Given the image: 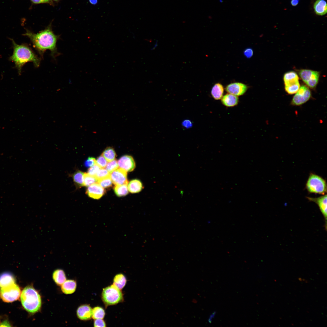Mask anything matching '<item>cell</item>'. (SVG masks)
Here are the masks:
<instances>
[{
  "mask_svg": "<svg viewBox=\"0 0 327 327\" xmlns=\"http://www.w3.org/2000/svg\"><path fill=\"white\" fill-rule=\"evenodd\" d=\"M84 173L78 170L73 175V179L75 185L78 187L84 186Z\"/></svg>",
  "mask_w": 327,
  "mask_h": 327,
  "instance_id": "cb8c5ba5",
  "label": "cell"
},
{
  "mask_svg": "<svg viewBox=\"0 0 327 327\" xmlns=\"http://www.w3.org/2000/svg\"><path fill=\"white\" fill-rule=\"evenodd\" d=\"M53 278L55 282L59 286L62 285L66 280L64 271L60 269L56 270L54 272Z\"/></svg>",
  "mask_w": 327,
  "mask_h": 327,
  "instance_id": "44dd1931",
  "label": "cell"
},
{
  "mask_svg": "<svg viewBox=\"0 0 327 327\" xmlns=\"http://www.w3.org/2000/svg\"><path fill=\"white\" fill-rule=\"evenodd\" d=\"M110 173L104 168L100 169L95 176L98 180L110 176Z\"/></svg>",
  "mask_w": 327,
  "mask_h": 327,
  "instance_id": "1f68e13d",
  "label": "cell"
},
{
  "mask_svg": "<svg viewBox=\"0 0 327 327\" xmlns=\"http://www.w3.org/2000/svg\"><path fill=\"white\" fill-rule=\"evenodd\" d=\"M107 163V161L102 155L99 157L96 161V164L101 168L106 167Z\"/></svg>",
  "mask_w": 327,
  "mask_h": 327,
  "instance_id": "836d02e7",
  "label": "cell"
},
{
  "mask_svg": "<svg viewBox=\"0 0 327 327\" xmlns=\"http://www.w3.org/2000/svg\"><path fill=\"white\" fill-rule=\"evenodd\" d=\"M222 104L227 107H233L236 106L239 101L238 96L227 93L223 96L221 99Z\"/></svg>",
  "mask_w": 327,
  "mask_h": 327,
  "instance_id": "5bb4252c",
  "label": "cell"
},
{
  "mask_svg": "<svg viewBox=\"0 0 327 327\" xmlns=\"http://www.w3.org/2000/svg\"><path fill=\"white\" fill-rule=\"evenodd\" d=\"M105 315L104 309L99 306L95 307L92 309V318L94 319H103Z\"/></svg>",
  "mask_w": 327,
  "mask_h": 327,
  "instance_id": "83f0119b",
  "label": "cell"
},
{
  "mask_svg": "<svg viewBox=\"0 0 327 327\" xmlns=\"http://www.w3.org/2000/svg\"><path fill=\"white\" fill-rule=\"evenodd\" d=\"M61 285V289L62 291L67 294L74 293L76 287V282L72 280L65 281Z\"/></svg>",
  "mask_w": 327,
  "mask_h": 327,
  "instance_id": "e0dca14e",
  "label": "cell"
},
{
  "mask_svg": "<svg viewBox=\"0 0 327 327\" xmlns=\"http://www.w3.org/2000/svg\"><path fill=\"white\" fill-rule=\"evenodd\" d=\"M127 188L129 192L132 193H135L140 192L143 189V186L140 180L134 179L130 182L128 184Z\"/></svg>",
  "mask_w": 327,
  "mask_h": 327,
  "instance_id": "d6986e66",
  "label": "cell"
},
{
  "mask_svg": "<svg viewBox=\"0 0 327 327\" xmlns=\"http://www.w3.org/2000/svg\"><path fill=\"white\" fill-rule=\"evenodd\" d=\"M12 41L13 52L9 60L14 62L19 74L20 75L24 65L29 62H32L36 68L39 67L41 58H39L27 44H17L13 39Z\"/></svg>",
  "mask_w": 327,
  "mask_h": 327,
  "instance_id": "7a4b0ae2",
  "label": "cell"
},
{
  "mask_svg": "<svg viewBox=\"0 0 327 327\" xmlns=\"http://www.w3.org/2000/svg\"><path fill=\"white\" fill-rule=\"evenodd\" d=\"M15 279L13 275L10 272H5L0 275V288H4L14 283Z\"/></svg>",
  "mask_w": 327,
  "mask_h": 327,
  "instance_id": "9a60e30c",
  "label": "cell"
},
{
  "mask_svg": "<svg viewBox=\"0 0 327 327\" xmlns=\"http://www.w3.org/2000/svg\"><path fill=\"white\" fill-rule=\"evenodd\" d=\"M308 192L325 195L327 192V185L325 180L321 177L316 174H310L306 185Z\"/></svg>",
  "mask_w": 327,
  "mask_h": 327,
  "instance_id": "277c9868",
  "label": "cell"
},
{
  "mask_svg": "<svg viewBox=\"0 0 327 327\" xmlns=\"http://www.w3.org/2000/svg\"><path fill=\"white\" fill-rule=\"evenodd\" d=\"M307 199L310 201H312L316 203L319 206L320 211L322 213L325 221V228L326 230L327 227V195L325 194L321 197L313 198L307 197Z\"/></svg>",
  "mask_w": 327,
  "mask_h": 327,
  "instance_id": "8fae6325",
  "label": "cell"
},
{
  "mask_svg": "<svg viewBox=\"0 0 327 327\" xmlns=\"http://www.w3.org/2000/svg\"><path fill=\"white\" fill-rule=\"evenodd\" d=\"M77 314L78 317L81 320H89L92 317V309L88 305H82L78 308Z\"/></svg>",
  "mask_w": 327,
  "mask_h": 327,
  "instance_id": "4fadbf2b",
  "label": "cell"
},
{
  "mask_svg": "<svg viewBox=\"0 0 327 327\" xmlns=\"http://www.w3.org/2000/svg\"><path fill=\"white\" fill-rule=\"evenodd\" d=\"M106 169L110 173L118 168L117 162L116 160L109 162L106 166Z\"/></svg>",
  "mask_w": 327,
  "mask_h": 327,
  "instance_id": "d6a6232c",
  "label": "cell"
},
{
  "mask_svg": "<svg viewBox=\"0 0 327 327\" xmlns=\"http://www.w3.org/2000/svg\"><path fill=\"white\" fill-rule=\"evenodd\" d=\"M126 282L127 279L125 276L122 274H118L114 277L113 285L121 290L125 286Z\"/></svg>",
  "mask_w": 327,
  "mask_h": 327,
  "instance_id": "7402d4cb",
  "label": "cell"
},
{
  "mask_svg": "<svg viewBox=\"0 0 327 327\" xmlns=\"http://www.w3.org/2000/svg\"><path fill=\"white\" fill-rule=\"evenodd\" d=\"M102 155L108 162L114 160L116 156L114 150L111 147L106 148L103 152Z\"/></svg>",
  "mask_w": 327,
  "mask_h": 327,
  "instance_id": "d4e9b609",
  "label": "cell"
},
{
  "mask_svg": "<svg viewBox=\"0 0 327 327\" xmlns=\"http://www.w3.org/2000/svg\"><path fill=\"white\" fill-rule=\"evenodd\" d=\"M21 300L22 306L29 312L35 313L41 307L40 296L31 286H26L23 289L21 295Z\"/></svg>",
  "mask_w": 327,
  "mask_h": 327,
  "instance_id": "3957f363",
  "label": "cell"
},
{
  "mask_svg": "<svg viewBox=\"0 0 327 327\" xmlns=\"http://www.w3.org/2000/svg\"><path fill=\"white\" fill-rule=\"evenodd\" d=\"M97 183L103 188H108L111 187L112 186V182L110 176L98 180Z\"/></svg>",
  "mask_w": 327,
  "mask_h": 327,
  "instance_id": "4dcf8cb0",
  "label": "cell"
},
{
  "mask_svg": "<svg viewBox=\"0 0 327 327\" xmlns=\"http://www.w3.org/2000/svg\"><path fill=\"white\" fill-rule=\"evenodd\" d=\"M319 75V72L315 71L311 77L305 83L311 88L315 87L318 82Z\"/></svg>",
  "mask_w": 327,
  "mask_h": 327,
  "instance_id": "4316f807",
  "label": "cell"
},
{
  "mask_svg": "<svg viewBox=\"0 0 327 327\" xmlns=\"http://www.w3.org/2000/svg\"><path fill=\"white\" fill-rule=\"evenodd\" d=\"M94 326L95 327H106V325L105 322L102 319H95L94 322Z\"/></svg>",
  "mask_w": 327,
  "mask_h": 327,
  "instance_id": "8d00e7d4",
  "label": "cell"
},
{
  "mask_svg": "<svg viewBox=\"0 0 327 327\" xmlns=\"http://www.w3.org/2000/svg\"><path fill=\"white\" fill-rule=\"evenodd\" d=\"M53 0L54 1H58L59 0Z\"/></svg>",
  "mask_w": 327,
  "mask_h": 327,
  "instance_id": "ee69618b",
  "label": "cell"
},
{
  "mask_svg": "<svg viewBox=\"0 0 327 327\" xmlns=\"http://www.w3.org/2000/svg\"><path fill=\"white\" fill-rule=\"evenodd\" d=\"M224 91V89L223 85L220 83H217L213 87L211 92V94L215 100L221 99L223 96Z\"/></svg>",
  "mask_w": 327,
  "mask_h": 327,
  "instance_id": "ac0fdd59",
  "label": "cell"
},
{
  "mask_svg": "<svg viewBox=\"0 0 327 327\" xmlns=\"http://www.w3.org/2000/svg\"><path fill=\"white\" fill-rule=\"evenodd\" d=\"M121 290L114 285L108 286L103 289L102 299L106 306L115 305L123 300V294Z\"/></svg>",
  "mask_w": 327,
  "mask_h": 327,
  "instance_id": "5b68a950",
  "label": "cell"
},
{
  "mask_svg": "<svg viewBox=\"0 0 327 327\" xmlns=\"http://www.w3.org/2000/svg\"><path fill=\"white\" fill-rule=\"evenodd\" d=\"M313 8L315 14L319 15H325L327 12V5L325 0H316L313 5Z\"/></svg>",
  "mask_w": 327,
  "mask_h": 327,
  "instance_id": "2e32d148",
  "label": "cell"
},
{
  "mask_svg": "<svg viewBox=\"0 0 327 327\" xmlns=\"http://www.w3.org/2000/svg\"><path fill=\"white\" fill-rule=\"evenodd\" d=\"M32 3L35 4L41 3H47L51 5L53 4V2L51 0H30Z\"/></svg>",
  "mask_w": 327,
  "mask_h": 327,
  "instance_id": "74e56055",
  "label": "cell"
},
{
  "mask_svg": "<svg viewBox=\"0 0 327 327\" xmlns=\"http://www.w3.org/2000/svg\"><path fill=\"white\" fill-rule=\"evenodd\" d=\"M112 183L115 185L128 184L127 173L125 170L118 168L110 173Z\"/></svg>",
  "mask_w": 327,
  "mask_h": 327,
  "instance_id": "9c48e42d",
  "label": "cell"
},
{
  "mask_svg": "<svg viewBox=\"0 0 327 327\" xmlns=\"http://www.w3.org/2000/svg\"><path fill=\"white\" fill-rule=\"evenodd\" d=\"M21 293L19 287L14 283L7 287L1 288L0 297L5 302H11L18 300Z\"/></svg>",
  "mask_w": 327,
  "mask_h": 327,
  "instance_id": "8992f818",
  "label": "cell"
},
{
  "mask_svg": "<svg viewBox=\"0 0 327 327\" xmlns=\"http://www.w3.org/2000/svg\"><path fill=\"white\" fill-rule=\"evenodd\" d=\"M311 96V93L309 88L305 85H302L293 96L291 104L296 106L302 105L307 102Z\"/></svg>",
  "mask_w": 327,
  "mask_h": 327,
  "instance_id": "52a82bcc",
  "label": "cell"
},
{
  "mask_svg": "<svg viewBox=\"0 0 327 327\" xmlns=\"http://www.w3.org/2000/svg\"><path fill=\"white\" fill-rule=\"evenodd\" d=\"M299 1V0H291V5L294 6L297 5Z\"/></svg>",
  "mask_w": 327,
  "mask_h": 327,
  "instance_id": "b9f144b4",
  "label": "cell"
},
{
  "mask_svg": "<svg viewBox=\"0 0 327 327\" xmlns=\"http://www.w3.org/2000/svg\"><path fill=\"white\" fill-rule=\"evenodd\" d=\"M216 313V312H214L212 313L210 315L209 318L208 319L209 322L210 323L211 322L213 319L214 318Z\"/></svg>",
  "mask_w": 327,
  "mask_h": 327,
  "instance_id": "60d3db41",
  "label": "cell"
},
{
  "mask_svg": "<svg viewBox=\"0 0 327 327\" xmlns=\"http://www.w3.org/2000/svg\"><path fill=\"white\" fill-rule=\"evenodd\" d=\"M283 80L285 86L287 85L299 81V77L295 71H289L285 74Z\"/></svg>",
  "mask_w": 327,
  "mask_h": 327,
  "instance_id": "ffe728a7",
  "label": "cell"
},
{
  "mask_svg": "<svg viewBox=\"0 0 327 327\" xmlns=\"http://www.w3.org/2000/svg\"><path fill=\"white\" fill-rule=\"evenodd\" d=\"M253 51L251 48H247L244 51L245 55L247 58H250L253 54Z\"/></svg>",
  "mask_w": 327,
  "mask_h": 327,
  "instance_id": "f35d334b",
  "label": "cell"
},
{
  "mask_svg": "<svg viewBox=\"0 0 327 327\" xmlns=\"http://www.w3.org/2000/svg\"><path fill=\"white\" fill-rule=\"evenodd\" d=\"M285 87L286 92L289 94H292L298 91L300 85L299 81H298L290 84L285 85Z\"/></svg>",
  "mask_w": 327,
  "mask_h": 327,
  "instance_id": "f546056e",
  "label": "cell"
},
{
  "mask_svg": "<svg viewBox=\"0 0 327 327\" xmlns=\"http://www.w3.org/2000/svg\"><path fill=\"white\" fill-rule=\"evenodd\" d=\"M105 190L98 183H95L88 186L86 193L90 197L94 199H100L104 194Z\"/></svg>",
  "mask_w": 327,
  "mask_h": 327,
  "instance_id": "7c38bea8",
  "label": "cell"
},
{
  "mask_svg": "<svg viewBox=\"0 0 327 327\" xmlns=\"http://www.w3.org/2000/svg\"><path fill=\"white\" fill-rule=\"evenodd\" d=\"M90 3L92 5H96L98 3V0H89Z\"/></svg>",
  "mask_w": 327,
  "mask_h": 327,
  "instance_id": "7bdbcfd3",
  "label": "cell"
},
{
  "mask_svg": "<svg viewBox=\"0 0 327 327\" xmlns=\"http://www.w3.org/2000/svg\"><path fill=\"white\" fill-rule=\"evenodd\" d=\"M248 88V86L242 83L234 82L228 85L225 89L226 91L236 96H240L244 94Z\"/></svg>",
  "mask_w": 327,
  "mask_h": 327,
  "instance_id": "ba28073f",
  "label": "cell"
},
{
  "mask_svg": "<svg viewBox=\"0 0 327 327\" xmlns=\"http://www.w3.org/2000/svg\"><path fill=\"white\" fill-rule=\"evenodd\" d=\"M100 168V167L95 163L93 166L90 167L88 169V173L91 175L95 176Z\"/></svg>",
  "mask_w": 327,
  "mask_h": 327,
  "instance_id": "e575fe53",
  "label": "cell"
},
{
  "mask_svg": "<svg viewBox=\"0 0 327 327\" xmlns=\"http://www.w3.org/2000/svg\"><path fill=\"white\" fill-rule=\"evenodd\" d=\"M315 71L303 69L299 71V74L302 80L306 83L311 77Z\"/></svg>",
  "mask_w": 327,
  "mask_h": 327,
  "instance_id": "484cf974",
  "label": "cell"
},
{
  "mask_svg": "<svg viewBox=\"0 0 327 327\" xmlns=\"http://www.w3.org/2000/svg\"><path fill=\"white\" fill-rule=\"evenodd\" d=\"M118 167L126 172L132 171L135 167V161L130 156L125 155L121 157L117 162Z\"/></svg>",
  "mask_w": 327,
  "mask_h": 327,
  "instance_id": "30bf717a",
  "label": "cell"
},
{
  "mask_svg": "<svg viewBox=\"0 0 327 327\" xmlns=\"http://www.w3.org/2000/svg\"><path fill=\"white\" fill-rule=\"evenodd\" d=\"M9 322L7 321H5L0 324V326H10Z\"/></svg>",
  "mask_w": 327,
  "mask_h": 327,
  "instance_id": "ab89813d",
  "label": "cell"
},
{
  "mask_svg": "<svg viewBox=\"0 0 327 327\" xmlns=\"http://www.w3.org/2000/svg\"><path fill=\"white\" fill-rule=\"evenodd\" d=\"M23 35L29 38L41 58H43L44 53L48 50L50 51L51 55L54 58L59 55L56 47L59 36L54 33L51 26L37 33L27 29Z\"/></svg>",
  "mask_w": 327,
  "mask_h": 327,
  "instance_id": "6da1fadb",
  "label": "cell"
},
{
  "mask_svg": "<svg viewBox=\"0 0 327 327\" xmlns=\"http://www.w3.org/2000/svg\"><path fill=\"white\" fill-rule=\"evenodd\" d=\"M97 180L95 176L89 174L88 173H84V186L88 187L90 185L97 183Z\"/></svg>",
  "mask_w": 327,
  "mask_h": 327,
  "instance_id": "f1b7e54d",
  "label": "cell"
},
{
  "mask_svg": "<svg viewBox=\"0 0 327 327\" xmlns=\"http://www.w3.org/2000/svg\"><path fill=\"white\" fill-rule=\"evenodd\" d=\"M96 161L94 158L89 157L85 162V166L86 167H90L95 164Z\"/></svg>",
  "mask_w": 327,
  "mask_h": 327,
  "instance_id": "d590c367",
  "label": "cell"
},
{
  "mask_svg": "<svg viewBox=\"0 0 327 327\" xmlns=\"http://www.w3.org/2000/svg\"><path fill=\"white\" fill-rule=\"evenodd\" d=\"M127 184L116 185L114 188V191L116 195L119 197L124 196L128 193Z\"/></svg>",
  "mask_w": 327,
  "mask_h": 327,
  "instance_id": "603a6c76",
  "label": "cell"
}]
</instances>
